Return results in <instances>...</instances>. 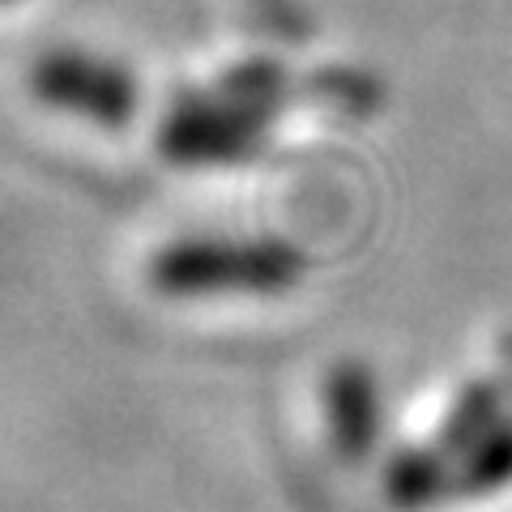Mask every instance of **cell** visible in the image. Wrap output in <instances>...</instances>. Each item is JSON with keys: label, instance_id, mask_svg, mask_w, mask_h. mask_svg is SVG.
Wrapping results in <instances>:
<instances>
[{"label": "cell", "instance_id": "obj_6", "mask_svg": "<svg viewBox=\"0 0 512 512\" xmlns=\"http://www.w3.org/2000/svg\"><path fill=\"white\" fill-rule=\"evenodd\" d=\"M512 487V419L504 414L453 461V495H495Z\"/></svg>", "mask_w": 512, "mask_h": 512}, {"label": "cell", "instance_id": "obj_4", "mask_svg": "<svg viewBox=\"0 0 512 512\" xmlns=\"http://www.w3.org/2000/svg\"><path fill=\"white\" fill-rule=\"evenodd\" d=\"M325 423H329L333 448L342 457L363 461L367 453H376V444L384 436V397H380V380L367 363L346 359L329 367Z\"/></svg>", "mask_w": 512, "mask_h": 512}, {"label": "cell", "instance_id": "obj_5", "mask_svg": "<svg viewBox=\"0 0 512 512\" xmlns=\"http://www.w3.org/2000/svg\"><path fill=\"white\" fill-rule=\"evenodd\" d=\"M384 491L397 508L436 504L440 495H453V457L436 440L423 448H402L384 470Z\"/></svg>", "mask_w": 512, "mask_h": 512}, {"label": "cell", "instance_id": "obj_8", "mask_svg": "<svg viewBox=\"0 0 512 512\" xmlns=\"http://www.w3.org/2000/svg\"><path fill=\"white\" fill-rule=\"evenodd\" d=\"M0 5H9V0H0Z\"/></svg>", "mask_w": 512, "mask_h": 512}, {"label": "cell", "instance_id": "obj_3", "mask_svg": "<svg viewBox=\"0 0 512 512\" xmlns=\"http://www.w3.org/2000/svg\"><path fill=\"white\" fill-rule=\"evenodd\" d=\"M30 86L47 107L107 128L133 120V111L141 107L137 77L120 60L82 52V47H56V52L39 56L30 69Z\"/></svg>", "mask_w": 512, "mask_h": 512}, {"label": "cell", "instance_id": "obj_7", "mask_svg": "<svg viewBox=\"0 0 512 512\" xmlns=\"http://www.w3.org/2000/svg\"><path fill=\"white\" fill-rule=\"evenodd\" d=\"M500 419H504V384L474 380V384H466V389L457 393L453 410L444 414V427H440L436 444L457 461L478 436H483V431H491Z\"/></svg>", "mask_w": 512, "mask_h": 512}, {"label": "cell", "instance_id": "obj_1", "mask_svg": "<svg viewBox=\"0 0 512 512\" xmlns=\"http://www.w3.org/2000/svg\"><path fill=\"white\" fill-rule=\"evenodd\" d=\"M303 252L286 239H235V235H188L158 248L150 261L154 291L171 299L201 295H282L303 282Z\"/></svg>", "mask_w": 512, "mask_h": 512}, {"label": "cell", "instance_id": "obj_2", "mask_svg": "<svg viewBox=\"0 0 512 512\" xmlns=\"http://www.w3.org/2000/svg\"><path fill=\"white\" fill-rule=\"evenodd\" d=\"M282 99L274 69H239L214 94H188L158 128V150L180 167L239 163L261 146V133Z\"/></svg>", "mask_w": 512, "mask_h": 512}]
</instances>
